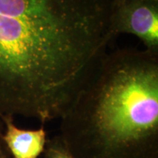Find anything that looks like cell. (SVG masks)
Returning <instances> with one entry per match:
<instances>
[{"label": "cell", "instance_id": "1", "mask_svg": "<svg viewBox=\"0 0 158 158\" xmlns=\"http://www.w3.org/2000/svg\"><path fill=\"white\" fill-rule=\"evenodd\" d=\"M108 35L99 0H0V114L60 117Z\"/></svg>", "mask_w": 158, "mask_h": 158}, {"label": "cell", "instance_id": "7", "mask_svg": "<svg viewBox=\"0 0 158 158\" xmlns=\"http://www.w3.org/2000/svg\"><path fill=\"white\" fill-rule=\"evenodd\" d=\"M3 158H12V157H11V156L9 155V154H7V155H5V157H4Z\"/></svg>", "mask_w": 158, "mask_h": 158}, {"label": "cell", "instance_id": "8", "mask_svg": "<svg viewBox=\"0 0 158 158\" xmlns=\"http://www.w3.org/2000/svg\"><path fill=\"white\" fill-rule=\"evenodd\" d=\"M155 1H158V0H155Z\"/></svg>", "mask_w": 158, "mask_h": 158}, {"label": "cell", "instance_id": "6", "mask_svg": "<svg viewBox=\"0 0 158 158\" xmlns=\"http://www.w3.org/2000/svg\"><path fill=\"white\" fill-rule=\"evenodd\" d=\"M3 131V123L1 121V119H0V158H3L5 155L8 154L5 145H4L2 139V135Z\"/></svg>", "mask_w": 158, "mask_h": 158}, {"label": "cell", "instance_id": "5", "mask_svg": "<svg viewBox=\"0 0 158 158\" xmlns=\"http://www.w3.org/2000/svg\"><path fill=\"white\" fill-rule=\"evenodd\" d=\"M43 158H75L59 135L47 139Z\"/></svg>", "mask_w": 158, "mask_h": 158}, {"label": "cell", "instance_id": "3", "mask_svg": "<svg viewBox=\"0 0 158 158\" xmlns=\"http://www.w3.org/2000/svg\"><path fill=\"white\" fill-rule=\"evenodd\" d=\"M110 29L114 37L133 35L146 50L158 54V1L114 0Z\"/></svg>", "mask_w": 158, "mask_h": 158}, {"label": "cell", "instance_id": "4", "mask_svg": "<svg viewBox=\"0 0 158 158\" xmlns=\"http://www.w3.org/2000/svg\"><path fill=\"white\" fill-rule=\"evenodd\" d=\"M5 130L2 139L12 158H38L43 153L47 142V133L42 126L37 130L19 128L13 122V116L2 115Z\"/></svg>", "mask_w": 158, "mask_h": 158}, {"label": "cell", "instance_id": "2", "mask_svg": "<svg viewBox=\"0 0 158 158\" xmlns=\"http://www.w3.org/2000/svg\"><path fill=\"white\" fill-rule=\"evenodd\" d=\"M59 118L75 158H158V54L106 52Z\"/></svg>", "mask_w": 158, "mask_h": 158}]
</instances>
